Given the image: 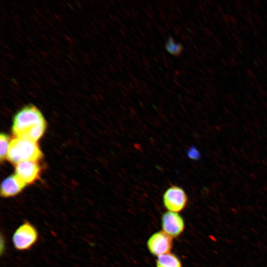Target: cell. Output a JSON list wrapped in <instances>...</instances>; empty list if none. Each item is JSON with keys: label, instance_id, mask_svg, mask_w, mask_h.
<instances>
[{"label": "cell", "instance_id": "obj_1", "mask_svg": "<svg viewBox=\"0 0 267 267\" xmlns=\"http://www.w3.org/2000/svg\"><path fill=\"white\" fill-rule=\"evenodd\" d=\"M46 124L40 110L33 104L22 107L13 119L12 130L15 137H26L37 126Z\"/></svg>", "mask_w": 267, "mask_h": 267}, {"label": "cell", "instance_id": "obj_2", "mask_svg": "<svg viewBox=\"0 0 267 267\" xmlns=\"http://www.w3.org/2000/svg\"><path fill=\"white\" fill-rule=\"evenodd\" d=\"M6 158L15 165L25 161H36L43 153L36 141L25 137H15L10 142Z\"/></svg>", "mask_w": 267, "mask_h": 267}, {"label": "cell", "instance_id": "obj_3", "mask_svg": "<svg viewBox=\"0 0 267 267\" xmlns=\"http://www.w3.org/2000/svg\"><path fill=\"white\" fill-rule=\"evenodd\" d=\"M39 239L36 227L28 221L22 222L14 231L12 241L14 248L19 251L31 249Z\"/></svg>", "mask_w": 267, "mask_h": 267}, {"label": "cell", "instance_id": "obj_4", "mask_svg": "<svg viewBox=\"0 0 267 267\" xmlns=\"http://www.w3.org/2000/svg\"><path fill=\"white\" fill-rule=\"evenodd\" d=\"M187 196L181 187L173 185L169 187L163 195V203L168 211L178 213L182 211L187 204Z\"/></svg>", "mask_w": 267, "mask_h": 267}, {"label": "cell", "instance_id": "obj_5", "mask_svg": "<svg viewBox=\"0 0 267 267\" xmlns=\"http://www.w3.org/2000/svg\"><path fill=\"white\" fill-rule=\"evenodd\" d=\"M173 238L163 231L155 232L148 238L147 247L154 256H159L170 253L173 245Z\"/></svg>", "mask_w": 267, "mask_h": 267}, {"label": "cell", "instance_id": "obj_6", "mask_svg": "<svg viewBox=\"0 0 267 267\" xmlns=\"http://www.w3.org/2000/svg\"><path fill=\"white\" fill-rule=\"evenodd\" d=\"M161 225L162 231L173 238L180 236L185 228L182 217L178 213L170 211L166 212L162 215Z\"/></svg>", "mask_w": 267, "mask_h": 267}, {"label": "cell", "instance_id": "obj_7", "mask_svg": "<svg viewBox=\"0 0 267 267\" xmlns=\"http://www.w3.org/2000/svg\"><path fill=\"white\" fill-rule=\"evenodd\" d=\"M41 168L36 161H25L16 165L15 175L26 185L40 177Z\"/></svg>", "mask_w": 267, "mask_h": 267}, {"label": "cell", "instance_id": "obj_8", "mask_svg": "<svg viewBox=\"0 0 267 267\" xmlns=\"http://www.w3.org/2000/svg\"><path fill=\"white\" fill-rule=\"evenodd\" d=\"M26 184L16 175L6 178L1 183L0 195L4 198L14 197L20 193Z\"/></svg>", "mask_w": 267, "mask_h": 267}, {"label": "cell", "instance_id": "obj_9", "mask_svg": "<svg viewBox=\"0 0 267 267\" xmlns=\"http://www.w3.org/2000/svg\"><path fill=\"white\" fill-rule=\"evenodd\" d=\"M156 266V267H182L179 258L171 252L157 257Z\"/></svg>", "mask_w": 267, "mask_h": 267}, {"label": "cell", "instance_id": "obj_10", "mask_svg": "<svg viewBox=\"0 0 267 267\" xmlns=\"http://www.w3.org/2000/svg\"><path fill=\"white\" fill-rule=\"evenodd\" d=\"M166 50L172 55L179 56L183 50V46L180 43L175 42L173 38L170 36L165 44Z\"/></svg>", "mask_w": 267, "mask_h": 267}, {"label": "cell", "instance_id": "obj_11", "mask_svg": "<svg viewBox=\"0 0 267 267\" xmlns=\"http://www.w3.org/2000/svg\"><path fill=\"white\" fill-rule=\"evenodd\" d=\"M10 141L8 135L4 133L0 134V159L1 161L6 158Z\"/></svg>", "mask_w": 267, "mask_h": 267}, {"label": "cell", "instance_id": "obj_12", "mask_svg": "<svg viewBox=\"0 0 267 267\" xmlns=\"http://www.w3.org/2000/svg\"><path fill=\"white\" fill-rule=\"evenodd\" d=\"M187 156L189 158L195 160L199 159L201 157L200 152L195 146L189 148Z\"/></svg>", "mask_w": 267, "mask_h": 267}]
</instances>
